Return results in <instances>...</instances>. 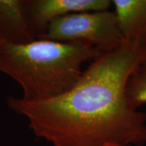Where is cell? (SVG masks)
Segmentation results:
<instances>
[{"label":"cell","instance_id":"6da1fadb","mask_svg":"<svg viewBox=\"0 0 146 146\" xmlns=\"http://www.w3.org/2000/svg\"><path fill=\"white\" fill-rule=\"evenodd\" d=\"M145 57L146 46L123 41L89 63L67 93L40 102L10 96L7 107L51 146H146V113L125 95L129 75Z\"/></svg>","mask_w":146,"mask_h":146},{"label":"cell","instance_id":"7a4b0ae2","mask_svg":"<svg viewBox=\"0 0 146 146\" xmlns=\"http://www.w3.org/2000/svg\"><path fill=\"white\" fill-rule=\"evenodd\" d=\"M102 53L88 45L42 38L24 44L0 42V72L21 86L22 99L46 101L73 88L84 64Z\"/></svg>","mask_w":146,"mask_h":146},{"label":"cell","instance_id":"3957f363","mask_svg":"<svg viewBox=\"0 0 146 146\" xmlns=\"http://www.w3.org/2000/svg\"><path fill=\"white\" fill-rule=\"evenodd\" d=\"M40 38L84 44L107 52L123 42L115 14L109 10L72 13L53 21Z\"/></svg>","mask_w":146,"mask_h":146},{"label":"cell","instance_id":"277c9868","mask_svg":"<svg viewBox=\"0 0 146 146\" xmlns=\"http://www.w3.org/2000/svg\"><path fill=\"white\" fill-rule=\"evenodd\" d=\"M109 0H24L28 25L36 38L46 33L49 25L72 13L109 10Z\"/></svg>","mask_w":146,"mask_h":146},{"label":"cell","instance_id":"5b68a950","mask_svg":"<svg viewBox=\"0 0 146 146\" xmlns=\"http://www.w3.org/2000/svg\"><path fill=\"white\" fill-rule=\"evenodd\" d=\"M111 3L123 41L146 46V0H114Z\"/></svg>","mask_w":146,"mask_h":146},{"label":"cell","instance_id":"8992f818","mask_svg":"<svg viewBox=\"0 0 146 146\" xmlns=\"http://www.w3.org/2000/svg\"><path fill=\"white\" fill-rule=\"evenodd\" d=\"M35 39L27 22L24 0H0V42L24 44Z\"/></svg>","mask_w":146,"mask_h":146},{"label":"cell","instance_id":"52a82bcc","mask_svg":"<svg viewBox=\"0 0 146 146\" xmlns=\"http://www.w3.org/2000/svg\"><path fill=\"white\" fill-rule=\"evenodd\" d=\"M127 103L138 110L146 104V57L136 65L128 76L125 87Z\"/></svg>","mask_w":146,"mask_h":146}]
</instances>
